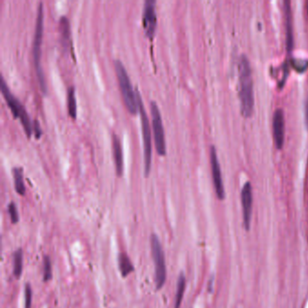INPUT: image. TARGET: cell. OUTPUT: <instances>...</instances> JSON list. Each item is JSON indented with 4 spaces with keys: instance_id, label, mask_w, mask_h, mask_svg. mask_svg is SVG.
Here are the masks:
<instances>
[{
    "instance_id": "obj_13",
    "label": "cell",
    "mask_w": 308,
    "mask_h": 308,
    "mask_svg": "<svg viewBox=\"0 0 308 308\" xmlns=\"http://www.w3.org/2000/svg\"><path fill=\"white\" fill-rule=\"evenodd\" d=\"M285 12H286V34H287V48L288 51H291L294 46V36H293V22H292V14L290 8V3L289 1H285Z\"/></svg>"
},
{
    "instance_id": "obj_16",
    "label": "cell",
    "mask_w": 308,
    "mask_h": 308,
    "mask_svg": "<svg viewBox=\"0 0 308 308\" xmlns=\"http://www.w3.org/2000/svg\"><path fill=\"white\" fill-rule=\"evenodd\" d=\"M186 285H187L186 276H185V274H184V273H181L179 276H178V280H177L176 294H175V298H174L173 308H181L182 301H183L184 295H185V291H186Z\"/></svg>"
},
{
    "instance_id": "obj_7",
    "label": "cell",
    "mask_w": 308,
    "mask_h": 308,
    "mask_svg": "<svg viewBox=\"0 0 308 308\" xmlns=\"http://www.w3.org/2000/svg\"><path fill=\"white\" fill-rule=\"evenodd\" d=\"M150 110L152 116V127L154 132V146L157 154L163 156L167 154V145L165 130L163 126V120L161 117V112L155 102L150 103Z\"/></svg>"
},
{
    "instance_id": "obj_22",
    "label": "cell",
    "mask_w": 308,
    "mask_h": 308,
    "mask_svg": "<svg viewBox=\"0 0 308 308\" xmlns=\"http://www.w3.org/2000/svg\"><path fill=\"white\" fill-rule=\"evenodd\" d=\"M33 291L30 284H26L25 287V308L32 307Z\"/></svg>"
},
{
    "instance_id": "obj_1",
    "label": "cell",
    "mask_w": 308,
    "mask_h": 308,
    "mask_svg": "<svg viewBox=\"0 0 308 308\" xmlns=\"http://www.w3.org/2000/svg\"><path fill=\"white\" fill-rule=\"evenodd\" d=\"M239 96L241 113L245 117H250L254 108L253 83L250 62L244 54L239 61Z\"/></svg>"
},
{
    "instance_id": "obj_12",
    "label": "cell",
    "mask_w": 308,
    "mask_h": 308,
    "mask_svg": "<svg viewBox=\"0 0 308 308\" xmlns=\"http://www.w3.org/2000/svg\"><path fill=\"white\" fill-rule=\"evenodd\" d=\"M112 150L115 162L116 173L118 176H121L123 173V153H122L121 142L118 136L113 135L112 137Z\"/></svg>"
},
{
    "instance_id": "obj_17",
    "label": "cell",
    "mask_w": 308,
    "mask_h": 308,
    "mask_svg": "<svg viewBox=\"0 0 308 308\" xmlns=\"http://www.w3.org/2000/svg\"><path fill=\"white\" fill-rule=\"evenodd\" d=\"M13 173L14 183H15V189L17 193L20 195H25L26 193V187L24 182V175L23 170L20 167H14L12 169Z\"/></svg>"
},
{
    "instance_id": "obj_10",
    "label": "cell",
    "mask_w": 308,
    "mask_h": 308,
    "mask_svg": "<svg viewBox=\"0 0 308 308\" xmlns=\"http://www.w3.org/2000/svg\"><path fill=\"white\" fill-rule=\"evenodd\" d=\"M252 187L250 182H247L241 189V205L243 211V224L246 231L251 229V215H252Z\"/></svg>"
},
{
    "instance_id": "obj_14",
    "label": "cell",
    "mask_w": 308,
    "mask_h": 308,
    "mask_svg": "<svg viewBox=\"0 0 308 308\" xmlns=\"http://www.w3.org/2000/svg\"><path fill=\"white\" fill-rule=\"evenodd\" d=\"M59 29H60V40L61 44L63 45L64 49L67 50L68 46H70L71 43V27H70V22L69 19L63 16L60 18L59 23Z\"/></svg>"
},
{
    "instance_id": "obj_8",
    "label": "cell",
    "mask_w": 308,
    "mask_h": 308,
    "mask_svg": "<svg viewBox=\"0 0 308 308\" xmlns=\"http://www.w3.org/2000/svg\"><path fill=\"white\" fill-rule=\"evenodd\" d=\"M142 21H143V26H144L146 35L150 40H152L154 37L156 26H157V17L155 13L154 0H147L145 2Z\"/></svg>"
},
{
    "instance_id": "obj_15",
    "label": "cell",
    "mask_w": 308,
    "mask_h": 308,
    "mask_svg": "<svg viewBox=\"0 0 308 308\" xmlns=\"http://www.w3.org/2000/svg\"><path fill=\"white\" fill-rule=\"evenodd\" d=\"M118 262H119V268L123 277H127L129 274H131L134 271V266L126 253H120L119 255Z\"/></svg>"
},
{
    "instance_id": "obj_9",
    "label": "cell",
    "mask_w": 308,
    "mask_h": 308,
    "mask_svg": "<svg viewBox=\"0 0 308 308\" xmlns=\"http://www.w3.org/2000/svg\"><path fill=\"white\" fill-rule=\"evenodd\" d=\"M210 161H211L212 180H213V186L215 188V192H216L219 199L222 200L225 196L224 187H223V182H222V172H221L218 156H217L216 149L214 147L211 148Z\"/></svg>"
},
{
    "instance_id": "obj_19",
    "label": "cell",
    "mask_w": 308,
    "mask_h": 308,
    "mask_svg": "<svg viewBox=\"0 0 308 308\" xmlns=\"http://www.w3.org/2000/svg\"><path fill=\"white\" fill-rule=\"evenodd\" d=\"M67 105H68V112L71 119L75 120L77 116V103L75 96V89L74 87H69L67 91Z\"/></svg>"
},
{
    "instance_id": "obj_20",
    "label": "cell",
    "mask_w": 308,
    "mask_h": 308,
    "mask_svg": "<svg viewBox=\"0 0 308 308\" xmlns=\"http://www.w3.org/2000/svg\"><path fill=\"white\" fill-rule=\"evenodd\" d=\"M43 264H44V281L48 282L49 280H51V277H52L51 262L50 257L48 256H45Z\"/></svg>"
},
{
    "instance_id": "obj_3",
    "label": "cell",
    "mask_w": 308,
    "mask_h": 308,
    "mask_svg": "<svg viewBox=\"0 0 308 308\" xmlns=\"http://www.w3.org/2000/svg\"><path fill=\"white\" fill-rule=\"evenodd\" d=\"M136 94H137L138 111L140 114V120H141L142 138H143V148H144V173H145V176L148 177L150 173L151 165H152V137H151L152 135H151V129L149 125V120L142 102L141 95L137 89H136Z\"/></svg>"
},
{
    "instance_id": "obj_2",
    "label": "cell",
    "mask_w": 308,
    "mask_h": 308,
    "mask_svg": "<svg viewBox=\"0 0 308 308\" xmlns=\"http://www.w3.org/2000/svg\"><path fill=\"white\" fill-rule=\"evenodd\" d=\"M44 5L43 3L39 4L37 10V17L35 23V30L33 42V56L34 62V67L36 70V75L38 78L39 84L41 90L44 94L47 93V86L45 82V74L43 68L41 66V56H42V43H43V34H44Z\"/></svg>"
},
{
    "instance_id": "obj_23",
    "label": "cell",
    "mask_w": 308,
    "mask_h": 308,
    "mask_svg": "<svg viewBox=\"0 0 308 308\" xmlns=\"http://www.w3.org/2000/svg\"><path fill=\"white\" fill-rule=\"evenodd\" d=\"M33 130L34 132L35 138H37V139L40 138V137L43 134V131H42L40 124H39V122L37 120H34V121L33 122Z\"/></svg>"
},
{
    "instance_id": "obj_21",
    "label": "cell",
    "mask_w": 308,
    "mask_h": 308,
    "mask_svg": "<svg viewBox=\"0 0 308 308\" xmlns=\"http://www.w3.org/2000/svg\"><path fill=\"white\" fill-rule=\"evenodd\" d=\"M7 211L9 213V216L11 219V222L14 224L17 223L18 221H19V214H18V211H17V207L15 203H10L8 206H7Z\"/></svg>"
},
{
    "instance_id": "obj_11",
    "label": "cell",
    "mask_w": 308,
    "mask_h": 308,
    "mask_svg": "<svg viewBox=\"0 0 308 308\" xmlns=\"http://www.w3.org/2000/svg\"><path fill=\"white\" fill-rule=\"evenodd\" d=\"M273 134L276 148H282L285 140V117L281 109H276L273 116Z\"/></svg>"
},
{
    "instance_id": "obj_4",
    "label": "cell",
    "mask_w": 308,
    "mask_h": 308,
    "mask_svg": "<svg viewBox=\"0 0 308 308\" xmlns=\"http://www.w3.org/2000/svg\"><path fill=\"white\" fill-rule=\"evenodd\" d=\"M116 73L119 80L120 89L121 91L122 98L124 100V103L129 111V113L135 115L138 110V105L137 101L136 90L133 89V86L130 82L128 71L125 66L120 60L114 61Z\"/></svg>"
},
{
    "instance_id": "obj_5",
    "label": "cell",
    "mask_w": 308,
    "mask_h": 308,
    "mask_svg": "<svg viewBox=\"0 0 308 308\" xmlns=\"http://www.w3.org/2000/svg\"><path fill=\"white\" fill-rule=\"evenodd\" d=\"M0 87H1V92L5 98L7 104L13 114L14 118L19 119L21 124L23 125V128L25 129L27 137L30 138V137L32 136V133L34 132L33 122L31 121L28 113L26 112L25 107L23 106L22 103H20L19 100L17 98L14 96L13 93L9 90L7 83L3 77L1 78Z\"/></svg>"
},
{
    "instance_id": "obj_25",
    "label": "cell",
    "mask_w": 308,
    "mask_h": 308,
    "mask_svg": "<svg viewBox=\"0 0 308 308\" xmlns=\"http://www.w3.org/2000/svg\"><path fill=\"white\" fill-rule=\"evenodd\" d=\"M213 278H211V280L209 281V286H208V290H209V292H212V282H213Z\"/></svg>"
},
{
    "instance_id": "obj_24",
    "label": "cell",
    "mask_w": 308,
    "mask_h": 308,
    "mask_svg": "<svg viewBox=\"0 0 308 308\" xmlns=\"http://www.w3.org/2000/svg\"><path fill=\"white\" fill-rule=\"evenodd\" d=\"M306 122H307V127L308 129V99L306 103Z\"/></svg>"
},
{
    "instance_id": "obj_6",
    "label": "cell",
    "mask_w": 308,
    "mask_h": 308,
    "mask_svg": "<svg viewBox=\"0 0 308 308\" xmlns=\"http://www.w3.org/2000/svg\"><path fill=\"white\" fill-rule=\"evenodd\" d=\"M152 257L154 263V281L156 289H161L167 280V266L165 252L158 237L155 234L150 236Z\"/></svg>"
},
{
    "instance_id": "obj_18",
    "label": "cell",
    "mask_w": 308,
    "mask_h": 308,
    "mask_svg": "<svg viewBox=\"0 0 308 308\" xmlns=\"http://www.w3.org/2000/svg\"><path fill=\"white\" fill-rule=\"evenodd\" d=\"M23 263H24V251L18 249L13 254V274L17 279L19 278L23 272Z\"/></svg>"
}]
</instances>
